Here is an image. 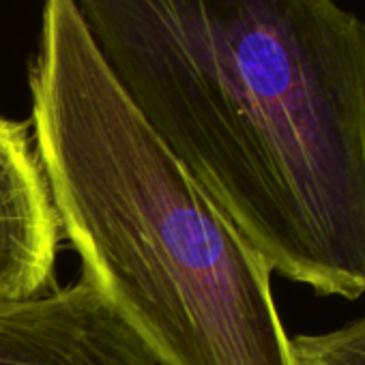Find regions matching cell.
Returning a JSON list of instances; mask_svg holds the SVG:
<instances>
[{"instance_id":"6da1fadb","label":"cell","mask_w":365,"mask_h":365,"mask_svg":"<svg viewBox=\"0 0 365 365\" xmlns=\"http://www.w3.org/2000/svg\"><path fill=\"white\" fill-rule=\"evenodd\" d=\"M133 110L273 273L365 294V22L337 0H73Z\"/></svg>"},{"instance_id":"7a4b0ae2","label":"cell","mask_w":365,"mask_h":365,"mask_svg":"<svg viewBox=\"0 0 365 365\" xmlns=\"http://www.w3.org/2000/svg\"><path fill=\"white\" fill-rule=\"evenodd\" d=\"M35 150L82 271L168 365H297L271 267L148 129L73 0H43Z\"/></svg>"},{"instance_id":"3957f363","label":"cell","mask_w":365,"mask_h":365,"mask_svg":"<svg viewBox=\"0 0 365 365\" xmlns=\"http://www.w3.org/2000/svg\"><path fill=\"white\" fill-rule=\"evenodd\" d=\"M0 365H168L82 271L73 286L0 303Z\"/></svg>"},{"instance_id":"277c9868","label":"cell","mask_w":365,"mask_h":365,"mask_svg":"<svg viewBox=\"0 0 365 365\" xmlns=\"http://www.w3.org/2000/svg\"><path fill=\"white\" fill-rule=\"evenodd\" d=\"M61 239V220L29 125L0 116V303L48 292Z\"/></svg>"},{"instance_id":"5b68a950","label":"cell","mask_w":365,"mask_h":365,"mask_svg":"<svg viewBox=\"0 0 365 365\" xmlns=\"http://www.w3.org/2000/svg\"><path fill=\"white\" fill-rule=\"evenodd\" d=\"M297 365H365V316L339 329L290 337Z\"/></svg>"}]
</instances>
